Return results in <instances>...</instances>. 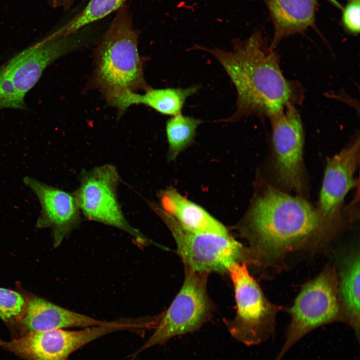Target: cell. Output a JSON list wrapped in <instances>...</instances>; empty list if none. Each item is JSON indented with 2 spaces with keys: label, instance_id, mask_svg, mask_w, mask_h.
I'll use <instances>...</instances> for the list:
<instances>
[{
  "label": "cell",
  "instance_id": "6da1fadb",
  "mask_svg": "<svg viewBox=\"0 0 360 360\" xmlns=\"http://www.w3.org/2000/svg\"><path fill=\"white\" fill-rule=\"evenodd\" d=\"M337 227L300 196L268 186L238 224L251 264H272L294 250L320 246Z\"/></svg>",
  "mask_w": 360,
  "mask_h": 360
},
{
  "label": "cell",
  "instance_id": "7a4b0ae2",
  "mask_svg": "<svg viewBox=\"0 0 360 360\" xmlns=\"http://www.w3.org/2000/svg\"><path fill=\"white\" fill-rule=\"evenodd\" d=\"M232 44V50L228 51L198 45L192 48L206 51L216 58L235 86L236 110L224 122H236L252 115L269 118L290 104L300 103L302 88L285 78L279 56L270 48L260 32L245 40H233Z\"/></svg>",
  "mask_w": 360,
  "mask_h": 360
},
{
  "label": "cell",
  "instance_id": "3957f363",
  "mask_svg": "<svg viewBox=\"0 0 360 360\" xmlns=\"http://www.w3.org/2000/svg\"><path fill=\"white\" fill-rule=\"evenodd\" d=\"M138 35L130 9L124 4L116 11L96 48L92 84L111 106L126 94L150 88L144 77Z\"/></svg>",
  "mask_w": 360,
  "mask_h": 360
},
{
  "label": "cell",
  "instance_id": "277c9868",
  "mask_svg": "<svg viewBox=\"0 0 360 360\" xmlns=\"http://www.w3.org/2000/svg\"><path fill=\"white\" fill-rule=\"evenodd\" d=\"M172 232L184 266L208 274L225 273L234 262H250L248 248L230 236L195 232L182 226L160 206L149 203Z\"/></svg>",
  "mask_w": 360,
  "mask_h": 360
},
{
  "label": "cell",
  "instance_id": "5b68a950",
  "mask_svg": "<svg viewBox=\"0 0 360 360\" xmlns=\"http://www.w3.org/2000/svg\"><path fill=\"white\" fill-rule=\"evenodd\" d=\"M228 272L234 286L236 312L232 320H224L226 325L236 340L248 346L259 344L274 332L280 308L268 300L245 262L234 263Z\"/></svg>",
  "mask_w": 360,
  "mask_h": 360
},
{
  "label": "cell",
  "instance_id": "8992f818",
  "mask_svg": "<svg viewBox=\"0 0 360 360\" xmlns=\"http://www.w3.org/2000/svg\"><path fill=\"white\" fill-rule=\"evenodd\" d=\"M288 312L290 321L286 340L274 360H281L300 339L314 329L334 322H340L338 292V276L332 265L306 284Z\"/></svg>",
  "mask_w": 360,
  "mask_h": 360
},
{
  "label": "cell",
  "instance_id": "52a82bcc",
  "mask_svg": "<svg viewBox=\"0 0 360 360\" xmlns=\"http://www.w3.org/2000/svg\"><path fill=\"white\" fill-rule=\"evenodd\" d=\"M182 286L168 308L160 314L154 331L132 358L179 335L194 332L208 322L212 305L206 290L208 274L184 266Z\"/></svg>",
  "mask_w": 360,
  "mask_h": 360
},
{
  "label": "cell",
  "instance_id": "ba28073f",
  "mask_svg": "<svg viewBox=\"0 0 360 360\" xmlns=\"http://www.w3.org/2000/svg\"><path fill=\"white\" fill-rule=\"evenodd\" d=\"M68 38L49 36L0 67V108H24L26 94L44 70L71 48Z\"/></svg>",
  "mask_w": 360,
  "mask_h": 360
},
{
  "label": "cell",
  "instance_id": "9c48e42d",
  "mask_svg": "<svg viewBox=\"0 0 360 360\" xmlns=\"http://www.w3.org/2000/svg\"><path fill=\"white\" fill-rule=\"evenodd\" d=\"M119 180L116 168L110 164L82 172L74 192L80 212L89 220L126 232L138 244H148L150 240L130 226L123 214L117 196Z\"/></svg>",
  "mask_w": 360,
  "mask_h": 360
},
{
  "label": "cell",
  "instance_id": "30bf717a",
  "mask_svg": "<svg viewBox=\"0 0 360 360\" xmlns=\"http://www.w3.org/2000/svg\"><path fill=\"white\" fill-rule=\"evenodd\" d=\"M276 176L283 186L300 194L305 188L303 161L304 129L292 104L270 116Z\"/></svg>",
  "mask_w": 360,
  "mask_h": 360
},
{
  "label": "cell",
  "instance_id": "8fae6325",
  "mask_svg": "<svg viewBox=\"0 0 360 360\" xmlns=\"http://www.w3.org/2000/svg\"><path fill=\"white\" fill-rule=\"evenodd\" d=\"M96 338V330L90 327L78 330L56 329L30 332L10 341L0 340V348L25 360H67Z\"/></svg>",
  "mask_w": 360,
  "mask_h": 360
},
{
  "label": "cell",
  "instance_id": "7c38bea8",
  "mask_svg": "<svg viewBox=\"0 0 360 360\" xmlns=\"http://www.w3.org/2000/svg\"><path fill=\"white\" fill-rule=\"evenodd\" d=\"M24 184L37 197L41 210L36 226L50 228L54 244L58 246L80 223V210L74 194L48 185L30 176Z\"/></svg>",
  "mask_w": 360,
  "mask_h": 360
},
{
  "label": "cell",
  "instance_id": "4fadbf2b",
  "mask_svg": "<svg viewBox=\"0 0 360 360\" xmlns=\"http://www.w3.org/2000/svg\"><path fill=\"white\" fill-rule=\"evenodd\" d=\"M359 160L358 137L352 144L334 156L326 166L318 209L325 219L336 226L344 198L354 184V177Z\"/></svg>",
  "mask_w": 360,
  "mask_h": 360
},
{
  "label": "cell",
  "instance_id": "5bb4252c",
  "mask_svg": "<svg viewBox=\"0 0 360 360\" xmlns=\"http://www.w3.org/2000/svg\"><path fill=\"white\" fill-rule=\"evenodd\" d=\"M20 322L26 332L24 334L36 331L84 328L108 322L70 310L39 298H33L29 302Z\"/></svg>",
  "mask_w": 360,
  "mask_h": 360
},
{
  "label": "cell",
  "instance_id": "9a60e30c",
  "mask_svg": "<svg viewBox=\"0 0 360 360\" xmlns=\"http://www.w3.org/2000/svg\"><path fill=\"white\" fill-rule=\"evenodd\" d=\"M274 28L270 48L274 50L284 38L316 28L318 0H262Z\"/></svg>",
  "mask_w": 360,
  "mask_h": 360
},
{
  "label": "cell",
  "instance_id": "2e32d148",
  "mask_svg": "<svg viewBox=\"0 0 360 360\" xmlns=\"http://www.w3.org/2000/svg\"><path fill=\"white\" fill-rule=\"evenodd\" d=\"M160 206L187 230L198 233L229 236L226 228L204 209L169 188L160 192Z\"/></svg>",
  "mask_w": 360,
  "mask_h": 360
},
{
  "label": "cell",
  "instance_id": "e0dca14e",
  "mask_svg": "<svg viewBox=\"0 0 360 360\" xmlns=\"http://www.w3.org/2000/svg\"><path fill=\"white\" fill-rule=\"evenodd\" d=\"M360 261L359 250H352L341 260L337 273L340 322L354 330L358 340L360 324Z\"/></svg>",
  "mask_w": 360,
  "mask_h": 360
},
{
  "label": "cell",
  "instance_id": "ac0fdd59",
  "mask_svg": "<svg viewBox=\"0 0 360 360\" xmlns=\"http://www.w3.org/2000/svg\"><path fill=\"white\" fill-rule=\"evenodd\" d=\"M200 88L199 86L185 88H150L144 94L132 92L126 94L119 101L116 108L123 112L131 106L142 104L162 114L174 116L182 114L187 98L196 93Z\"/></svg>",
  "mask_w": 360,
  "mask_h": 360
},
{
  "label": "cell",
  "instance_id": "d6986e66",
  "mask_svg": "<svg viewBox=\"0 0 360 360\" xmlns=\"http://www.w3.org/2000/svg\"><path fill=\"white\" fill-rule=\"evenodd\" d=\"M126 0H90L88 4L67 24L50 36L68 38L94 22L100 20L124 4Z\"/></svg>",
  "mask_w": 360,
  "mask_h": 360
},
{
  "label": "cell",
  "instance_id": "ffe728a7",
  "mask_svg": "<svg viewBox=\"0 0 360 360\" xmlns=\"http://www.w3.org/2000/svg\"><path fill=\"white\" fill-rule=\"evenodd\" d=\"M202 122L201 120L182 114L172 116L167 120L166 130L168 144V160H174L192 144L196 130Z\"/></svg>",
  "mask_w": 360,
  "mask_h": 360
},
{
  "label": "cell",
  "instance_id": "44dd1931",
  "mask_svg": "<svg viewBox=\"0 0 360 360\" xmlns=\"http://www.w3.org/2000/svg\"><path fill=\"white\" fill-rule=\"evenodd\" d=\"M26 308L24 297L18 292L0 288V318L4 321L21 315Z\"/></svg>",
  "mask_w": 360,
  "mask_h": 360
},
{
  "label": "cell",
  "instance_id": "7402d4cb",
  "mask_svg": "<svg viewBox=\"0 0 360 360\" xmlns=\"http://www.w3.org/2000/svg\"><path fill=\"white\" fill-rule=\"evenodd\" d=\"M360 0H348L342 14L344 28L354 35L360 32Z\"/></svg>",
  "mask_w": 360,
  "mask_h": 360
},
{
  "label": "cell",
  "instance_id": "603a6c76",
  "mask_svg": "<svg viewBox=\"0 0 360 360\" xmlns=\"http://www.w3.org/2000/svg\"><path fill=\"white\" fill-rule=\"evenodd\" d=\"M75 0H46L48 5L52 8H61L64 12L68 10Z\"/></svg>",
  "mask_w": 360,
  "mask_h": 360
}]
</instances>
